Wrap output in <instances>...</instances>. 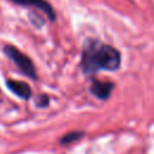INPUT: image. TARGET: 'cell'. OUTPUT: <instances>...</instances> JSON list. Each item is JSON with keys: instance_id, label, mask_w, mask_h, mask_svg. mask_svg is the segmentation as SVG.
Returning <instances> with one entry per match:
<instances>
[{"instance_id": "6da1fadb", "label": "cell", "mask_w": 154, "mask_h": 154, "mask_svg": "<svg viewBox=\"0 0 154 154\" xmlns=\"http://www.w3.org/2000/svg\"><path fill=\"white\" fill-rule=\"evenodd\" d=\"M122 63L120 52L105 45L99 40H87L82 52V69L85 75H94L99 71H116Z\"/></svg>"}, {"instance_id": "7a4b0ae2", "label": "cell", "mask_w": 154, "mask_h": 154, "mask_svg": "<svg viewBox=\"0 0 154 154\" xmlns=\"http://www.w3.org/2000/svg\"><path fill=\"white\" fill-rule=\"evenodd\" d=\"M4 53L7 55V58L29 78L36 79V70H35V65L32 63V60L25 55L23 52H20L18 48H16L14 46H5L4 47Z\"/></svg>"}, {"instance_id": "3957f363", "label": "cell", "mask_w": 154, "mask_h": 154, "mask_svg": "<svg viewBox=\"0 0 154 154\" xmlns=\"http://www.w3.org/2000/svg\"><path fill=\"white\" fill-rule=\"evenodd\" d=\"M11 1L17 5H20V6L37 8L41 12H43L51 20L55 19V12H54L52 5L46 0H11Z\"/></svg>"}, {"instance_id": "277c9868", "label": "cell", "mask_w": 154, "mask_h": 154, "mask_svg": "<svg viewBox=\"0 0 154 154\" xmlns=\"http://www.w3.org/2000/svg\"><path fill=\"white\" fill-rule=\"evenodd\" d=\"M113 88H114V84L111 83V82L94 81L90 85V93L100 100H106V99L109 97Z\"/></svg>"}, {"instance_id": "5b68a950", "label": "cell", "mask_w": 154, "mask_h": 154, "mask_svg": "<svg viewBox=\"0 0 154 154\" xmlns=\"http://www.w3.org/2000/svg\"><path fill=\"white\" fill-rule=\"evenodd\" d=\"M6 85L13 94L19 96L20 99L28 100L31 96V89L25 82L16 81V79H7L6 81Z\"/></svg>"}, {"instance_id": "8992f818", "label": "cell", "mask_w": 154, "mask_h": 154, "mask_svg": "<svg viewBox=\"0 0 154 154\" xmlns=\"http://www.w3.org/2000/svg\"><path fill=\"white\" fill-rule=\"evenodd\" d=\"M83 136V132H78V131H73V132H69L67 135H65L63 138H61V144H69V143H72L75 141H78L81 137Z\"/></svg>"}, {"instance_id": "52a82bcc", "label": "cell", "mask_w": 154, "mask_h": 154, "mask_svg": "<svg viewBox=\"0 0 154 154\" xmlns=\"http://www.w3.org/2000/svg\"><path fill=\"white\" fill-rule=\"evenodd\" d=\"M48 97L46 96V95H41L40 97H38V100H37V106H40V107H45V106H47L48 105Z\"/></svg>"}]
</instances>
